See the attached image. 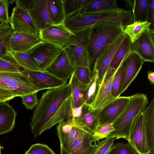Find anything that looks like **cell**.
Returning <instances> with one entry per match:
<instances>
[{
	"label": "cell",
	"instance_id": "obj_1",
	"mask_svg": "<svg viewBox=\"0 0 154 154\" xmlns=\"http://www.w3.org/2000/svg\"><path fill=\"white\" fill-rule=\"evenodd\" d=\"M71 94L69 83L61 88L48 90L42 93L29 123L35 138L43 133V129L50 119Z\"/></svg>",
	"mask_w": 154,
	"mask_h": 154
},
{
	"label": "cell",
	"instance_id": "obj_2",
	"mask_svg": "<svg viewBox=\"0 0 154 154\" xmlns=\"http://www.w3.org/2000/svg\"><path fill=\"white\" fill-rule=\"evenodd\" d=\"M124 28L121 24L110 21L98 22L92 26L87 50L91 77L100 54L124 33Z\"/></svg>",
	"mask_w": 154,
	"mask_h": 154
},
{
	"label": "cell",
	"instance_id": "obj_3",
	"mask_svg": "<svg viewBox=\"0 0 154 154\" xmlns=\"http://www.w3.org/2000/svg\"><path fill=\"white\" fill-rule=\"evenodd\" d=\"M110 21L122 24L125 27L132 23L134 19L131 11L119 7L91 14L78 12L67 17L65 24L72 32H78L91 27L100 22Z\"/></svg>",
	"mask_w": 154,
	"mask_h": 154
},
{
	"label": "cell",
	"instance_id": "obj_4",
	"mask_svg": "<svg viewBox=\"0 0 154 154\" xmlns=\"http://www.w3.org/2000/svg\"><path fill=\"white\" fill-rule=\"evenodd\" d=\"M148 104L146 94L141 93L130 96L129 100L121 113L112 123L115 130L106 138H120L128 140L130 129L134 119L143 112Z\"/></svg>",
	"mask_w": 154,
	"mask_h": 154
},
{
	"label": "cell",
	"instance_id": "obj_5",
	"mask_svg": "<svg viewBox=\"0 0 154 154\" xmlns=\"http://www.w3.org/2000/svg\"><path fill=\"white\" fill-rule=\"evenodd\" d=\"M39 35L43 41L53 44L62 49L77 43L75 35L64 23L51 25L40 31Z\"/></svg>",
	"mask_w": 154,
	"mask_h": 154
},
{
	"label": "cell",
	"instance_id": "obj_6",
	"mask_svg": "<svg viewBox=\"0 0 154 154\" xmlns=\"http://www.w3.org/2000/svg\"><path fill=\"white\" fill-rule=\"evenodd\" d=\"M62 50L53 44L43 41L27 54L40 70L46 71L56 62Z\"/></svg>",
	"mask_w": 154,
	"mask_h": 154
},
{
	"label": "cell",
	"instance_id": "obj_7",
	"mask_svg": "<svg viewBox=\"0 0 154 154\" xmlns=\"http://www.w3.org/2000/svg\"><path fill=\"white\" fill-rule=\"evenodd\" d=\"M0 78L6 88L14 93L16 97L40 91L32 81L21 72H0Z\"/></svg>",
	"mask_w": 154,
	"mask_h": 154
},
{
	"label": "cell",
	"instance_id": "obj_8",
	"mask_svg": "<svg viewBox=\"0 0 154 154\" xmlns=\"http://www.w3.org/2000/svg\"><path fill=\"white\" fill-rule=\"evenodd\" d=\"M91 29L90 27L73 32L75 35L77 43L68 48L70 58L75 67L85 66L89 68L87 50Z\"/></svg>",
	"mask_w": 154,
	"mask_h": 154
},
{
	"label": "cell",
	"instance_id": "obj_9",
	"mask_svg": "<svg viewBox=\"0 0 154 154\" xmlns=\"http://www.w3.org/2000/svg\"><path fill=\"white\" fill-rule=\"evenodd\" d=\"M128 142L139 154H148L150 151L143 112L140 114L133 122L129 134Z\"/></svg>",
	"mask_w": 154,
	"mask_h": 154
},
{
	"label": "cell",
	"instance_id": "obj_10",
	"mask_svg": "<svg viewBox=\"0 0 154 154\" xmlns=\"http://www.w3.org/2000/svg\"><path fill=\"white\" fill-rule=\"evenodd\" d=\"M10 20L14 32L40 36V31L34 24L29 11L15 6L13 9Z\"/></svg>",
	"mask_w": 154,
	"mask_h": 154
},
{
	"label": "cell",
	"instance_id": "obj_11",
	"mask_svg": "<svg viewBox=\"0 0 154 154\" xmlns=\"http://www.w3.org/2000/svg\"><path fill=\"white\" fill-rule=\"evenodd\" d=\"M145 62L137 53L132 51L125 57L122 63L124 75L120 96L137 77Z\"/></svg>",
	"mask_w": 154,
	"mask_h": 154
},
{
	"label": "cell",
	"instance_id": "obj_12",
	"mask_svg": "<svg viewBox=\"0 0 154 154\" xmlns=\"http://www.w3.org/2000/svg\"><path fill=\"white\" fill-rule=\"evenodd\" d=\"M116 71L114 72L107 69L100 84L97 93L90 106L97 113L115 98L112 94V89Z\"/></svg>",
	"mask_w": 154,
	"mask_h": 154
},
{
	"label": "cell",
	"instance_id": "obj_13",
	"mask_svg": "<svg viewBox=\"0 0 154 154\" xmlns=\"http://www.w3.org/2000/svg\"><path fill=\"white\" fill-rule=\"evenodd\" d=\"M21 72L28 77L40 91L61 88L67 84V80L60 79L48 71H31L24 69Z\"/></svg>",
	"mask_w": 154,
	"mask_h": 154
},
{
	"label": "cell",
	"instance_id": "obj_14",
	"mask_svg": "<svg viewBox=\"0 0 154 154\" xmlns=\"http://www.w3.org/2000/svg\"><path fill=\"white\" fill-rule=\"evenodd\" d=\"M97 142L92 134L79 128L74 140L66 151L69 154H94Z\"/></svg>",
	"mask_w": 154,
	"mask_h": 154
},
{
	"label": "cell",
	"instance_id": "obj_15",
	"mask_svg": "<svg viewBox=\"0 0 154 154\" xmlns=\"http://www.w3.org/2000/svg\"><path fill=\"white\" fill-rule=\"evenodd\" d=\"M132 51L145 61L154 62V30L149 28L131 44Z\"/></svg>",
	"mask_w": 154,
	"mask_h": 154
},
{
	"label": "cell",
	"instance_id": "obj_16",
	"mask_svg": "<svg viewBox=\"0 0 154 154\" xmlns=\"http://www.w3.org/2000/svg\"><path fill=\"white\" fill-rule=\"evenodd\" d=\"M126 36V34L124 32L116 40L107 45L97 58L94 71L96 70L98 72L100 83L106 72L115 53Z\"/></svg>",
	"mask_w": 154,
	"mask_h": 154
},
{
	"label": "cell",
	"instance_id": "obj_17",
	"mask_svg": "<svg viewBox=\"0 0 154 154\" xmlns=\"http://www.w3.org/2000/svg\"><path fill=\"white\" fill-rule=\"evenodd\" d=\"M42 42L40 36L13 32L8 43V46L11 52L28 53L35 46Z\"/></svg>",
	"mask_w": 154,
	"mask_h": 154
},
{
	"label": "cell",
	"instance_id": "obj_18",
	"mask_svg": "<svg viewBox=\"0 0 154 154\" xmlns=\"http://www.w3.org/2000/svg\"><path fill=\"white\" fill-rule=\"evenodd\" d=\"M75 68L70 58L68 47L62 50L56 62L47 71L60 79L67 80L71 78Z\"/></svg>",
	"mask_w": 154,
	"mask_h": 154
},
{
	"label": "cell",
	"instance_id": "obj_19",
	"mask_svg": "<svg viewBox=\"0 0 154 154\" xmlns=\"http://www.w3.org/2000/svg\"><path fill=\"white\" fill-rule=\"evenodd\" d=\"M130 97L119 96L97 113L99 124L112 123L128 103Z\"/></svg>",
	"mask_w": 154,
	"mask_h": 154
},
{
	"label": "cell",
	"instance_id": "obj_20",
	"mask_svg": "<svg viewBox=\"0 0 154 154\" xmlns=\"http://www.w3.org/2000/svg\"><path fill=\"white\" fill-rule=\"evenodd\" d=\"M29 13L39 31L54 25L48 11L46 0H34Z\"/></svg>",
	"mask_w": 154,
	"mask_h": 154
},
{
	"label": "cell",
	"instance_id": "obj_21",
	"mask_svg": "<svg viewBox=\"0 0 154 154\" xmlns=\"http://www.w3.org/2000/svg\"><path fill=\"white\" fill-rule=\"evenodd\" d=\"M79 128L75 125L72 118L63 120L58 124L57 135L60 146L65 150L74 140Z\"/></svg>",
	"mask_w": 154,
	"mask_h": 154
},
{
	"label": "cell",
	"instance_id": "obj_22",
	"mask_svg": "<svg viewBox=\"0 0 154 154\" xmlns=\"http://www.w3.org/2000/svg\"><path fill=\"white\" fill-rule=\"evenodd\" d=\"M73 119L76 126L93 134L95 128L99 125L97 113L85 103L83 106L81 116Z\"/></svg>",
	"mask_w": 154,
	"mask_h": 154
},
{
	"label": "cell",
	"instance_id": "obj_23",
	"mask_svg": "<svg viewBox=\"0 0 154 154\" xmlns=\"http://www.w3.org/2000/svg\"><path fill=\"white\" fill-rule=\"evenodd\" d=\"M17 115V112L7 102H0V135L13 130Z\"/></svg>",
	"mask_w": 154,
	"mask_h": 154
},
{
	"label": "cell",
	"instance_id": "obj_24",
	"mask_svg": "<svg viewBox=\"0 0 154 154\" xmlns=\"http://www.w3.org/2000/svg\"><path fill=\"white\" fill-rule=\"evenodd\" d=\"M73 104L71 94L65 100L50 119L44 128L42 132L48 130L62 121L72 118Z\"/></svg>",
	"mask_w": 154,
	"mask_h": 154
},
{
	"label": "cell",
	"instance_id": "obj_25",
	"mask_svg": "<svg viewBox=\"0 0 154 154\" xmlns=\"http://www.w3.org/2000/svg\"><path fill=\"white\" fill-rule=\"evenodd\" d=\"M125 1L126 2V8L131 11L134 21H147L150 0H128Z\"/></svg>",
	"mask_w": 154,
	"mask_h": 154
},
{
	"label": "cell",
	"instance_id": "obj_26",
	"mask_svg": "<svg viewBox=\"0 0 154 154\" xmlns=\"http://www.w3.org/2000/svg\"><path fill=\"white\" fill-rule=\"evenodd\" d=\"M70 85L72 98L73 109L84 104L85 97L88 85L80 82L73 73L69 82Z\"/></svg>",
	"mask_w": 154,
	"mask_h": 154
},
{
	"label": "cell",
	"instance_id": "obj_27",
	"mask_svg": "<svg viewBox=\"0 0 154 154\" xmlns=\"http://www.w3.org/2000/svg\"><path fill=\"white\" fill-rule=\"evenodd\" d=\"M131 42L126 36L115 53L107 69L116 72L127 55L131 51Z\"/></svg>",
	"mask_w": 154,
	"mask_h": 154
},
{
	"label": "cell",
	"instance_id": "obj_28",
	"mask_svg": "<svg viewBox=\"0 0 154 154\" xmlns=\"http://www.w3.org/2000/svg\"><path fill=\"white\" fill-rule=\"evenodd\" d=\"M148 142L150 151L154 149V98L143 112Z\"/></svg>",
	"mask_w": 154,
	"mask_h": 154
},
{
	"label": "cell",
	"instance_id": "obj_29",
	"mask_svg": "<svg viewBox=\"0 0 154 154\" xmlns=\"http://www.w3.org/2000/svg\"><path fill=\"white\" fill-rule=\"evenodd\" d=\"M46 3L49 14L53 24L64 23L66 17L63 0H46Z\"/></svg>",
	"mask_w": 154,
	"mask_h": 154
},
{
	"label": "cell",
	"instance_id": "obj_30",
	"mask_svg": "<svg viewBox=\"0 0 154 154\" xmlns=\"http://www.w3.org/2000/svg\"><path fill=\"white\" fill-rule=\"evenodd\" d=\"M151 23L147 21H134L125 26L124 32L129 38L131 43L137 39L146 30L150 28Z\"/></svg>",
	"mask_w": 154,
	"mask_h": 154
},
{
	"label": "cell",
	"instance_id": "obj_31",
	"mask_svg": "<svg viewBox=\"0 0 154 154\" xmlns=\"http://www.w3.org/2000/svg\"><path fill=\"white\" fill-rule=\"evenodd\" d=\"M119 8L116 0H93L81 13L91 14L98 12Z\"/></svg>",
	"mask_w": 154,
	"mask_h": 154
},
{
	"label": "cell",
	"instance_id": "obj_32",
	"mask_svg": "<svg viewBox=\"0 0 154 154\" xmlns=\"http://www.w3.org/2000/svg\"><path fill=\"white\" fill-rule=\"evenodd\" d=\"M93 0H63L66 17L81 12Z\"/></svg>",
	"mask_w": 154,
	"mask_h": 154
},
{
	"label": "cell",
	"instance_id": "obj_33",
	"mask_svg": "<svg viewBox=\"0 0 154 154\" xmlns=\"http://www.w3.org/2000/svg\"><path fill=\"white\" fill-rule=\"evenodd\" d=\"M13 57L18 65L25 69L31 71H42L35 64L29 55L26 53L12 52Z\"/></svg>",
	"mask_w": 154,
	"mask_h": 154
},
{
	"label": "cell",
	"instance_id": "obj_34",
	"mask_svg": "<svg viewBox=\"0 0 154 154\" xmlns=\"http://www.w3.org/2000/svg\"><path fill=\"white\" fill-rule=\"evenodd\" d=\"M100 84L98 72L97 70H95L86 92L85 97L86 104L90 106L91 104L97 93Z\"/></svg>",
	"mask_w": 154,
	"mask_h": 154
},
{
	"label": "cell",
	"instance_id": "obj_35",
	"mask_svg": "<svg viewBox=\"0 0 154 154\" xmlns=\"http://www.w3.org/2000/svg\"><path fill=\"white\" fill-rule=\"evenodd\" d=\"M24 69L18 65L12 54L0 59V72H21Z\"/></svg>",
	"mask_w": 154,
	"mask_h": 154
},
{
	"label": "cell",
	"instance_id": "obj_36",
	"mask_svg": "<svg viewBox=\"0 0 154 154\" xmlns=\"http://www.w3.org/2000/svg\"><path fill=\"white\" fill-rule=\"evenodd\" d=\"M107 154H138V152L129 142H119L114 144Z\"/></svg>",
	"mask_w": 154,
	"mask_h": 154
},
{
	"label": "cell",
	"instance_id": "obj_37",
	"mask_svg": "<svg viewBox=\"0 0 154 154\" xmlns=\"http://www.w3.org/2000/svg\"><path fill=\"white\" fill-rule=\"evenodd\" d=\"M115 130L112 123L99 124L95 128L93 136L97 141L106 138Z\"/></svg>",
	"mask_w": 154,
	"mask_h": 154
},
{
	"label": "cell",
	"instance_id": "obj_38",
	"mask_svg": "<svg viewBox=\"0 0 154 154\" xmlns=\"http://www.w3.org/2000/svg\"><path fill=\"white\" fill-rule=\"evenodd\" d=\"M124 68L121 64L116 73L112 83V94L115 98L120 96Z\"/></svg>",
	"mask_w": 154,
	"mask_h": 154
},
{
	"label": "cell",
	"instance_id": "obj_39",
	"mask_svg": "<svg viewBox=\"0 0 154 154\" xmlns=\"http://www.w3.org/2000/svg\"><path fill=\"white\" fill-rule=\"evenodd\" d=\"M74 73L77 79L81 83L85 85H89L91 82L92 77L88 67H76L75 68Z\"/></svg>",
	"mask_w": 154,
	"mask_h": 154
},
{
	"label": "cell",
	"instance_id": "obj_40",
	"mask_svg": "<svg viewBox=\"0 0 154 154\" xmlns=\"http://www.w3.org/2000/svg\"><path fill=\"white\" fill-rule=\"evenodd\" d=\"M115 137L106 138L97 141L94 154H107L113 145Z\"/></svg>",
	"mask_w": 154,
	"mask_h": 154
},
{
	"label": "cell",
	"instance_id": "obj_41",
	"mask_svg": "<svg viewBox=\"0 0 154 154\" xmlns=\"http://www.w3.org/2000/svg\"><path fill=\"white\" fill-rule=\"evenodd\" d=\"M24 154H56L47 145L40 143L32 145Z\"/></svg>",
	"mask_w": 154,
	"mask_h": 154
},
{
	"label": "cell",
	"instance_id": "obj_42",
	"mask_svg": "<svg viewBox=\"0 0 154 154\" xmlns=\"http://www.w3.org/2000/svg\"><path fill=\"white\" fill-rule=\"evenodd\" d=\"M37 92L21 97L23 103L27 109H32L38 105L39 100L37 96Z\"/></svg>",
	"mask_w": 154,
	"mask_h": 154
},
{
	"label": "cell",
	"instance_id": "obj_43",
	"mask_svg": "<svg viewBox=\"0 0 154 154\" xmlns=\"http://www.w3.org/2000/svg\"><path fill=\"white\" fill-rule=\"evenodd\" d=\"M13 32L0 40V59L12 55V52L9 49L8 43Z\"/></svg>",
	"mask_w": 154,
	"mask_h": 154
},
{
	"label": "cell",
	"instance_id": "obj_44",
	"mask_svg": "<svg viewBox=\"0 0 154 154\" xmlns=\"http://www.w3.org/2000/svg\"><path fill=\"white\" fill-rule=\"evenodd\" d=\"M10 4L9 0H0V19L7 24L10 23L8 8Z\"/></svg>",
	"mask_w": 154,
	"mask_h": 154
},
{
	"label": "cell",
	"instance_id": "obj_45",
	"mask_svg": "<svg viewBox=\"0 0 154 154\" xmlns=\"http://www.w3.org/2000/svg\"><path fill=\"white\" fill-rule=\"evenodd\" d=\"M15 97L14 94L11 91L0 87V102L8 101Z\"/></svg>",
	"mask_w": 154,
	"mask_h": 154
},
{
	"label": "cell",
	"instance_id": "obj_46",
	"mask_svg": "<svg viewBox=\"0 0 154 154\" xmlns=\"http://www.w3.org/2000/svg\"><path fill=\"white\" fill-rule=\"evenodd\" d=\"M147 21L151 23L150 28L154 30V0H150V4Z\"/></svg>",
	"mask_w": 154,
	"mask_h": 154
},
{
	"label": "cell",
	"instance_id": "obj_47",
	"mask_svg": "<svg viewBox=\"0 0 154 154\" xmlns=\"http://www.w3.org/2000/svg\"><path fill=\"white\" fill-rule=\"evenodd\" d=\"M33 1L34 0H17L15 2L16 6L21 8L29 11Z\"/></svg>",
	"mask_w": 154,
	"mask_h": 154
},
{
	"label": "cell",
	"instance_id": "obj_48",
	"mask_svg": "<svg viewBox=\"0 0 154 154\" xmlns=\"http://www.w3.org/2000/svg\"><path fill=\"white\" fill-rule=\"evenodd\" d=\"M13 32V31L9 23L0 26V40Z\"/></svg>",
	"mask_w": 154,
	"mask_h": 154
},
{
	"label": "cell",
	"instance_id": "obj_49",
	"mask_svg": "<svg viewBox=\"0 0 154 154\" xmlns=\"http://www.w3.org/2000/svg\"><path fill=\"white\" fill-rule=\"evenodd\" d=\"M84 104L79 106L75 107L72 109V118L75 119L79 117L81 115L82 109Z\"/></svg>",
	"mask_w": 154,
	"mask_h": 154
},
{
	"label": "cell",
	"instance_id": "obj_50",
	"mask_svg": "<svg viewBox=\"0 0 154 154\" xmlns=\"http://www.w3.org/2000/svg\"><path fill=\"white\" fill-rule=\"evenodd\" d=\"M148 78L152 84H154V72L153 71H149L148 72Z\"/></svg>",
	"mask_w": 154,
	"mask_h": 154
},
{
	"label": "cell",
	"instance_id": "obj_51",
	"mask_svg": "<svg viewBox=\"0 0 154 154\" xmlns=\"http://www.w3.org/2000/svg\"><path fill=\"white\" fill-rule=\"evenodd\" d=\"M60 149V154H69L61 146Z\"/></svg>",
	"mask_w": 154,
	"mask_h": 154
},
{
	"label": "cell",
	"instance_id": "obj_52",
	"mask_svg": "<svg viewBox=\"0 0 154 154\" xmlns=\"http://www.w3.org/2000/svg\"><path fill=\"white\" fill-rule=\"evenodd\" d=\"M0 87L6 89L4 82L1 78H0Z\"/></svg>",
	"mask_w": 154,
	"mask_h": 154
},
{
	"label": "cell",
	"instance_id": "obj_53",
	"mask_svg": "<svg viewBox=\"0 0 154 154\" xmlns=\"http://www.w3.org/2000/svg\"><path fill=\"white\" fill-rule=\"evenodd\" d=\"M7 24L5 22L0 19V26H2L5 25Z\"/></svg>",
	"mask_w": 154,
	"mask_h": 154
},
{
	"label": "cell",
	"instance_id": "obj_54",
	"mask_svg": "<svg viewBox=\"0 0 154 154\" xmlns=\"http://www.w3.org/2000/svg\"><path fill=\"white\" fill-rule=\"evenodd\" d=\"M148 154H154V149L150 151L149 152Z\"/></svg>",
	"mask_w": 154,
	"mask_h": 154
},
{
	"label": "cell",
	"instance_id": "obj_55",
	"mask_svg": "<svg viewBox=\"0 0 154 154\" xmlns=\"http://www.w3.org/2000/svg\"><path fill=\"white\" fill-rule=\"evenodd\" d=\"M1 146H0V154H1Z\"/></svg>",
	"mask_w": 154,
	"mask_h": 154
},
{
	"label": "cell",
	"instance_id": "obj_56",
	"mask_svg": "<svg viewBox=\"0 0 154 154\" xmlns=\"http://www.w3.org/2000/svg\"><path fill=\"white\" fill-rule=\"evenodd\" d=\"M138 154H139L138 153Z\"/></svg>",
	"mask_w": 154,
	"mask_h": 154
}]
</instances>
